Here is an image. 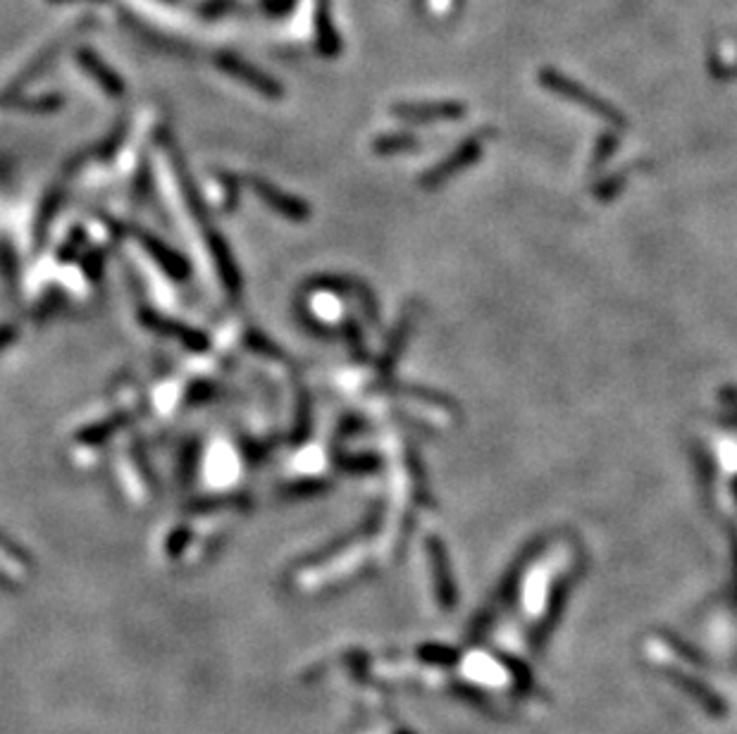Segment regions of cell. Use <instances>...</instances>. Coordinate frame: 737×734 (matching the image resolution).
<instances>
[{"instance_id": "obj_1", "label": "cell", "mask_w": 737, "mask_h": 734, "mask_svg": "<svg viewBox=\"0 0 737 734\" xmlns=\"http://www.w3.org/2000/svg\"><path fill=\"white\" fill-rule=\"evenodd\" d=\"M256 189H258L260 198H263V201H268L272 208L277 210V213H282V217H289V220H296V222L306 220V217H308L306 215V205H303V203L291 201V198H284L282 194H277V191H272L270 186H265V184H256Z\"/></svg>"}]
</instances>
